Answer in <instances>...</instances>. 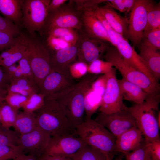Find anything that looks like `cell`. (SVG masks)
<instances>
[{
	"label": "cell",
	"instance_id": "obj_1",
	"mask_svg": "<svg viewBox=\"0 0 160 160\" xmlns=\"http://www.w3.org/2000/svg\"><path fill=\"white\" fill-rule=\"evenodd\" d=\"M98 77L97 75L87 74L71 91L56 100L71 126L76 131L77 127L84 121L86 95Z\"/></svg>",
	"mask_w": 160,
	"mask_h": 160
},
{
	"label": "cell",
	"instance_id": "obj_2",
	"mask_svg": "<svg viewBox=\"0 0 160 160\" xmlns=\"http://www.w3.org/2000/svg\"><path fill=\"white\" fill-rule=\"evenodd\" d=\"M35 113L37 127L51 137L76 135L57 101L44 99L43 105Z\"/></svg>",
	"mask_w": 160,
	"mask_h": 160
},
{
	"label": "cell",
	"instance_id": "obj_3",
	"mask_svg": "<svg viewBox=\"0 0 160 160\" xmlns=\"http://www.w3.org/2000/svg\"><path fill=\"white\" fill-rule=\"evenodd\" d=\"M28 49L27 58L35 82L39 88L46 77L52 72L49 51L44 41L35 33L21 32L19 35Z\"/></svg>",
	"mask_w": 160,
	"mask_h": 160
},
{
	"label": "cell",
	"instance_id": "obj_4",
	"mask_svg": "<svg viewBox=\"0 0 160 160\" xmlns=\"http://www.w3.org/2000/svg\"><path fill=\"white\" fill-rule=\"evenodd\" d=\"M160 96H150L143 103L135 104L127 110L135 120L144 139L151 141L160 139L156 112L159 111Z\"/></svg>",
	"mask_w": 160,
	"mask_h": 160
},
{
	"label": "cell",
	"instance_id": "obj_5",
	"mask_svg": "<svg viewBox=\"0 0 160 160\" xmlns=\"http://www.w3.org/2000/svg\"><path fill=\"white\" fill-rule=\"evenodd\" d=\"M103 57L119 71L123 78L138 86L150 96H160L159 84L127 63L114 47H109Z\"/></svg>",
	"mask_w": 160,
	"mask_h": 160
},
{
	"label": "cell",
	"instance_id": "obj_6",
	"mask_svg": "<svg viewBox=\"0 0 160 160\" xmlns=\"http://www.w3.org/2000/svg\"><path fill=\"white\" fill-rule=\"evenodd\" d=\"M76 135L87 144L109 156H114L116 137L94 119L86 118L76 128Z\"/></svg>",
	"mask_w": 160,
	"mask_h": 160
},
{
	"label": "cell",
	"instance_id": "obj_7",
	"mask_svg": "<svg viewBox=\"0 0 160 160\" xmlns=\"http://www.w3.org/2000/svg\"><path fill=\"white\" fill-rule=\"evenodd\" d=\"M82 11L78 10L73 0H70L59 8L48 13L39 33L43 36L49 31L56 28H69L79 30L82 27Z\"/></svg>",
	"mask_w": 160,
	"mask_h": 160
},
{
	"label": "cell",
	"instance_id": "obj_8",
	"mask_svg": "<svg viewBox=\"0 0 160 160\" xmlns=\"http://www.w3.org/2000/svg\"><path fill=\"white\" fill-rule=\"evenodd\" d=\"M50 0H22V24L30 34L39 33L48 14Z\"/></svg>",
	"mask_w": 160,
	"mask_h": 160
},
{
	"label": "cell",
	"instance_id": "obj_9",
	"mask_svg": "<svg viewBox=\"0 0 160 160\" xmlns=\"http://www.w3.org/2000/svg\"><path fill=\"white\" fill-rule=\"evenodd\" d=\"M106 77V87L102 96L100 112L107 114L126 109L123 103L121 90L116 76V69L113 68L105 74Z\"/></svg>",
	"mask_w": 160,
	"mask_h": 160
},
{
	"label": "cell",
	"instance_id": "obj_10",
	"mask_svg": "<svg viewBox=\"0 0 160 160\" xmlns=\"http://www.w3.org/2000/svg\"><path fill=\"white\" fill-rule=\"evenodd\" d=\"M153 1L150 0H136L130 11L127 39L131 41L134 47H138L141 42L147 25L148 12Z\"/></svg>",
	"mask_w": 160,
	"mask_h": 160
},
{
	"label": "cell",
	"instance_id": "obj_11",
	"mask_svg": "<svg viewBox=\"0 0 160 160\" xmlns=\"http://www.w3.org/2000/svg\"><path fill=\"white\" fill-rule=\"evenodd\" d=\"M79 37L76 45L78 61L87 65L100 57L109 47L106 42L93 38L88 35L82 28L77 30Z\"/></svg>",
	"mask_w": 160,
	"mask_h": 160
},
{
	"label": "cell",
	"instance_id": "obj_12",
	"mask_svg": "<svg viewBox=\"0 0 160 160\" xmlns=\"http://www.w3.org/2000/svg\"><path fill=\"white\" fill-rule=\"evenodd\" d=\"M76 84L71 76L52 71L43 81L39 92L44 95L45 99L56 100L71 91Z\"/></svg>",
	"mask_w": 160,
	"mask_h": 160
},
{
	"label": "cell",
	"instance_id": "obj_13",
	"mask_svg": "<svg viewBox=\"0 0 160 160\" xmlns=\"http://www.w3.org/2000/svg\"><path fill=\"white\" fill-rule=\"evenodd\" d=\"M94 120L107 128L116 137L137 127L135 119L127 109L109 114L100 112Z\"/></svg>",
	"mask_w": 160,
	"mask_h": 160
},
{
	"label": "cell",
	"instance_id": "obj_14",
	"mask_svg": "<svg viewBox=\"0 0 160 160\" xmlns=\"http://www.w3.org/2000/svg\"><path fill=\"white\" fill-rule=\"evenodd\" d=\"M51 136L47 132L37 127L33 131L20 135L18 146L23 153L38 158L43 154Z\"/></svg>",
	"mask_w": 160,
	"mask_h": 160
},
{
	"label": "cell",
	"instance_id": "obj_15",
	"mask_svg": "<svg viewBox=\"0 0 160 160\" xmlns=\"http://www.w3.org/2000/svg\"><path fill=\"white\" fill-rule=\"evenodd\" d=\"M74 136L51 137L43 154L70 158L87 144L80 137Z\"/></svg>",
	"mask_w": 160,
	"mask_h": 160
},
{
	"label": "cell",
	"instance_id": "obj_16",
	"mask_svg": "<svg viewBox=\"0 0 160 160\" xmlns=\"http://www.w3.org/2000/svg\"><path fill=\"white\" fill-rule=\"evenodd\" d=\"M115 47L127 63L144 73L153 82L159 83L135 51L134 47L130 44L127 39L121 36Z\"/></svg>",
	"mask_w": 160,
	"mask_h": 160
},
{
	"label": "cell",
	"instance_id": "obj_17",
	"mask_svg": "<svg viewBox=\"0 0 160 160\" xmlns=\"http://www.w3.org/2000/svg\"><path fill=\"white\" fill-rule=\"evenodd\" d=\"M49 52L52 72L71 76L69 68L71 65L75 62L77 57L76 45L57 51Z\"/></svg>",
	"mask_w": 160,
	"mask_h": 160
},
{
	"label": "cell",
	"instance_id": "obj_18",
	"mask_svg": "<svg viewBox=\"0 0 160 160\" xmlns=\"http://www.w3.org/2000/svg\"><path fill=\"white\" fill-rule=\"evenodd\" d=\"M93 7L85 8L82 11L83 28L91 37L111 44L105 28L95 15Z\"/></svg>",
	"mask_w": 160,
	"mask_h": 160
},
{
	"label": "cell",
	"instance_id": "obj_19",
	"mask_svg": "<svg viewBox=\"0 0 160 160\" xmlns=\"http://www.w3.org/2000/svg\"><path fill=\"white\" fill-rule=\"evenodd\" d=\"M143 136L141 132L137 127L125 132L116 137V152L125 154L135 150L143 142Z\"/></svg>",
	"mask_w": 160,
	"mask_h": 160
},
{
	"label": "cell",
	"instance_id": "obj_20",
	"mask_svg": "<svg viewBox=\"0 0 160 160\" xmlns=\"http://www.w3.org/2000/svg\"><path fill=\"white\" fill-rule=\"evenodd\" d=\"M140 56L150 71L155 80L160 78V53L157 50L142 42L138 47Z\"/></svg>",
	"mask_w": 160,
	"mask_h": 160
},
{
	"label": "cell",
	"instance_id": "obj_21",
	"mask_svg": "<svg viewBox=\"0 0 160 160\" xmlns=\"http://www.w3.org/2000/svg\"><path fill=\"white\" fill-rule=\"evenodd\" d=\"M96 7L112 28L127 39L128 20L121 16L110 7L97 6Z\"/></svg>",
	"mask_w": 160,
	"mask_h": 160
},
{
	"label": "cell",
	"instance_id": "obj_22",
	"mask_svg": "<svg viewBox=\"0 0 160 160\" xmlns=\"http://www.w3.org/2000/svg\"><path fill=\"white\" fill-rule=\"evenodd\" d=\"M121 90L123 99L136 104H140L146 100L149 97L138 86L122 78L118 79Z\"/></svg>",
	"mask_w": 160,
	"mask_h": 160
},
{
	"label": "cell",
	"instance_id": "obj_23",
	"mask_svg": "<svg viewBox=\"0 0 160 160\" xmlns=\"http://www.w3.org/2000/svg\"><path fill=\"white\" fill-rule=\"evenodd\" d=\"M22 0H0V12L19 26L22 23Z\"/></svg>",
	"mask_w": 160,
	"mask_h": 160
},
{
	"label": "cell",
	"instance_id": "obj_24",
	"mask_svg": "<svg viewBox=\"0 0 160 160\" xmlns=\"http://www.w3.org/2000/svg\"><path fill=\"white\" fill-rule=\"evenodd\" d=\"M37 127L35 113L24 111L18 113L12 126L20 135L29 133Z\"/></svg>",
	"mask_w": 160,
	"mask_h": 160
},
{
	"label": "cell",
	"instance_id": "obj_25",
	"mask_svg": "<svg viewBox=\"0 0 160 160\" xmlns=\"http://www.w3.org/2000/svg\"><path fill=\"white\" fill-rule=\"evenodd\" d=\"M109 156L95 148L86 144L70 158L71 160H107Z\"/></svg>",
	"mask_w": 160,
	"mask_h": 160
},
{
	"label": "cell",
	"instance_id": "obj_26",
	"mask_svg": "<svg viewBox=\"0 0 160 160\" xmlns=\"http://www.w3.org/2000/svg\"><path fill=\"white\" fill-rule=\"evenodd\" d=\"M49 36L58 37L70 44L75 45L78 39V30L69 28H58L51 30L43 36Z\"/></svg>",
	"mask_w": 160,
	"mask_h": 160
},
{
	"label": "cell",
	"instance_id": "obj_27",
	"mask_svg": "<svg viewBox=\"0 0 160 160\" xmlns=\"http://www.w3.org/2000/svg\"><path fill=\"white\" fill-rule=\"evenodd\" d=\"M103 95L91 87L87 93L85 99V109L86 118H91L92 116L99 108Z\"/></svg>",
	"mask_w": 160,
	"mask_h": 160
},
{
	"label": "cell",
	"instance_id": "obj_28",
	"mask_svg": "<svg viewBox=\"0 0 160 160\" xmlns=\"http://www.w3.org/2000/svg\"><path fill=\"white\" fill-rule=\"evenodd\" d=\"M17 46L14 51L7 58L0 63V66L6 68L15 64L26 54L28 50L19 36L16 37Z\"/></svg>",
	"mask_w": 160,
	"mask_h": 160
},
{
	"label": "cell",
	"instance_id": "obj_29",
	"mask_svg": "<svg viewBox=\"0 0 160 160\" xmlns=\"http://www.w3.org/2000/svg\"><path fill=\"white\" fill-rule=\"evenodd\" d=\"M0 112L1 124L8 128L12 127L19 113L18 111L12 108L4 101L0 104Z\"/></svg>",
	"mask_w": 160,
	"mask_h": 160
},
{
	"label": "cell",
	"instance_id": "obj_30",
	"mask_svg": "<svg viewBox=\"0 0 160 160\" xmlns=\"http://www.w3.org/2000/svg\"><path fill=\"white\" fill-rule=\"evenodd\" d=\"M160 28V4L153 1L148 10L147 23L144 31Z\"/></svg>",
	"mask_w": 160,
	"mask_h": 160
},
{
	"label": "cell",
	"instance_id": "obj_31",
	"mask_svg": "<svg viewBox=\"0 0 160 160\" xmlns=\"http://www.w3.org/2000/svg\"><path fill=\"white\" fill-rule=\"evenodd\" d=\"M0 124V146H18L20 135Z\"/></svg>",
	"mask_w": 160,
	"mask_h": 160
},
{
	"label": "cell",
	"instance_id": "obj_32",
	"mask_svg": "<svg viewBox=\"0 0 160 160\" xmlns=\"http://www.w3.org/2000/svg\"><path fill=\"white\" fill-rule=\"evenodd\" d=\"M44 97V95L39 92L32 94L22 107L23 111L33 113L38 110L43 105Z\"/></svg>",
	"mask_w": 160,
	"mask_h": 160
},
{
	"label": "cell",
	"instance_id": "obj_33",
	"mask_svg": "<svg viewBox=\"0 0 160 160\" xmlns=\"http://www.w3.org/2000/svg\"><path fill=\"white\" fill-rule=\"evenodd\" d=\"M141 42L160 50V28L144 31Z\"/></svg>",
	"mask_w": 160,
	"mask_h": 160
},
{
	"label": "cell",
	"instance_id": "obj_34",
	"mask_svg": "<svg viewBox=\"0 0 160 160\" xmlns=\"http://www.w3.org/2000/svg\"><path fill=\"white\" fill-rule=\"evenodd\" d=\"M113 68L112 65L110 62L99 59L92 62L88 65V71L92 74H105L110 71Z\"/></svg>",
	"mask_w": 160,
	"mask_h": 160
},
{
	"label": "cell",
	"instance_id": "obj_35",
	"mask_svg": "<svg viewBox=\"0 0 160 160\" xmlns=\"http://www.w3.org/2000/svg\"><path fill=\"white\" fill-rule=\"evenodd\" d=\"M96 6L93 7L95 15L105 28L110 40L111 44L115 47L119 38L122 35L117 33L112 28L97 10Z\"/></svg>",
	"mask_w": 160,
	"mask_h": 160
},
{
	"label": "cell",
	"instance_id": "obj_36",
	"mask_svg": "<svg viewBox=\"0 0 160 160\" xmlns=\"http://www.w3.org/2000/svg\"><path fill=\"white\" fill-rule=\"evenodd\" d=\"M28 98L20 94L7 92L5 101L12 108L18 111L20 108H22Z\"/></svg>",
	"mask_w": 160,
	"mask_h": 160
},
{
	"label": "cell",
	"instance_id": "obj_37",
	"mask_svg": "<svg viewBox=\"0 0 160 160\" xmlns=\"http://www.w3.org/2000/svg\"><path fill=\"white\" fill-rule=\"evenodd\" d=\"M135 1L136 0H107L106 6L115 9L121 12L127 13L131 11Z\"/></svg>",
	"mask_w": 160,
	"mask_h": 160
},
{
	"label": "cell",
	"instance_id": "obj_38",
	"mask_svg": "<svg viewBox=\"0 0 160 160\" xmlns=\"http://www.w3.org/2000/svg\"><path fill=\"white\" fill-rule=\"evenodd\" d=\"M21 153H23L18 146H0V160H13Z\"/></svg>",
	"mask_w": 160,
	"mask_h": 160
},
{
	"label": "cell",
	"instance_id": "obj_39",
	"mask_svg": "<svg viewBox=\"0 0 160 160\" xmlns=\"http://www.w3.org/2000/svg\"><path fill=\"white\" fill-rule=\"evenodd\" d=\"M0 31L9 33L14 37L20 34L19 26L9 19L0 15Z\"/></svg>",
	"mask_w": 160,
	"mask_h": 160
},
{
	"label": "cell",
	"instance_id": "obj_40",
	"mask_svg": "<svg viewBox=\"0 0 160 160\" xmlns=\"http://www.w3.org/2000/svg\"><path fill=\"white\" fill-rule=\"evenodd\" d=\"M11 82L17 84L22 89L32 94L38 93L39 91V88L35 82L25 77L15 79Z\"/></svg>",
	"mask_w": 160,
	"mask_h": 160
},
{
	"label": "cell",
	"instance_id": "obj_41",
	"mask_svg": "<svg viewBox=\"0 0 160 160\" xmlns=\"http://www.w3.org/2000/svg\"><path fill=\"white\" fill-rule=\"evenodd\" d=\"M146 143L144 139L140 145L135 150L124 154L126 160H145Z\"/></svg>",
	"mask_w": 160,
	"mask_h": 160
},
{
	"label": "cell",
	"instance_id": "obj_42",
	"mask_svg": "<svg viewBox=\"0 0 160 160\" xmlns=\"http://www.w3.org/2000/svg\"><path fill=\"white\" fill-rule=\"evenodd\" d=\"M144 140L147 150L151 158L153 160H160V139L151 141Z\"/></svg>",
	"mask_w": 160,
	"mask_h": 160
},
{
	"label": "cell",
	"instance_id": "obj_43",
	"mask_svg": "<svg viewBox=\"0 0 160 160\" xmlns=\"http://www.w3.org/2000/svg\"><path fill=\"white\" fill-rule=\"evenodd\" d=\"M27 54L28 51L25 56L18 62V66L24 77L35 82L33 75L27 58Z\"/></svg>",
	"mask_w": 160,
	"mask_h": 160
},
{
	"label": "cell",
	"instance_id": "obj_44",
	"mask_svg": "<svg viewBox=\"0 0 160 160\" xmlns=\"http://www.w3.org/2000/svg\"><path fill=\"white\" fill-rule=\"evenodd\" d=\"M16 38L9 33L0 31V51L10 48L14 45L16 41Z\"/></svg>",
	"mask_w": 160,
	"mask_h": 160
},
{
	"label": "cell",
	"instance_id": "obj_45",
	"mask_svg": "<svg viewBox=\"0 0 160 160\" xmlns=\"http://www.w3.org/2000/svg\"><path fill=\"white\" fill-rule=\"evenodd\" d=\"M3 68L11 82L15 79L24 77L18 65L16 66L15 64L7 67Z\"/></svg>",
	"mask_w": 160,
	"mask_h": 160
},
{
	"label": "cell",
	"instance_id": "obj_46",
	"mask_svg": "<svg viewBox=\"0 0 160 160\" xmlns=\"http://www.w3.org/2000/svg\"><path fill=\"white\" fill-rule=\"evenodd\" d=\"M7 91V92L17 93L28 97H29L32 95L28 92L22 89L17 84L12 82H11L9 85Z\"/></svg>",
	"mask_w": 160,
	"mask_h": 160
},
{
	"label": "cell",
	"instance_id": "obj_47",
	"mask_svg": "<svg viewBox=\"0 0 160 160\" xmlns=\"http://www.w3.org/2000/svg\"><path fill=\"white\" fill-rule=\"evenodd\" d=\"M10 83L8 76L0 66V89L7 90Z\"/></svg>",
	"mask_w": 160,
	"mask_h": 160
},
{
	"label": "cell",
	"instance_id": "obj_48",
	"mask_svg": "<svg viewBox=\"0 0 160 160\" xmlns=\"http://www.w3.org/2000/svg\"><path fill=\"white\" fill-rule=\"evenodd\" d=\"M67 0H51L48 7V12L49 13L59 8L62 5L65 3Z\"/></svg>",
	"mask_w": 160,
	"mask_h": 160
},
{
	"label": "cell",
	"instance_id": "obj_49",
	"mask_svg": "<svg viewBox=\"0 0 160 160\" xmlns=\"http://www.w3.org/2000/svg\"><path fill=\"white\" fill-rule=\"evenodd\" d=\"M36 160H71L70 158L46 155H42L36 158Z\"/></svg>",
	"mask_w": 160,
	"mask_h": 160
},
{
	"label": "cell",
	"instance_id": "obj_50",
	"mask_svg": "<svg viewBox=\"0 0 160 160\" xmlns=\"http://www.w3.org/2000/svg\"><path fill=\"white\" fill-rule=\"evenodd\" d=\"M13 160H36V158L31 155L21 153L18 155Z\"/></svg>",
	"mask_w": 160,
	"mask_h": 160
},
{
	"label": "cell",
	"instance_id": "obj_51",
	"mask_svg": "<svg viewBox=\"0 0 160 160\" xmlns=\"http://www.w3.org/2000/svg\"><path fill=\"white\" fill-rule=\"evenodd\" d=\"M7 93V90L0 89V104L5 101Z\"/></svg>",
	"mask_w": 160,
	"mask_h": 160
},
{
	"label": "cell",
	"instance_id": "obj_52",
	"mask_svg": "<svg viewBox=\"0 0 160 160\" xmlns=\"http://www.w3.org/2000/svg\"><path fill=\"white\" fill-rule=\"evenodd\" d=\"M145 160H153L151 158L149 155V153L146 149V146Z\"/></svg>",
	"mask_w": 160,
	"mask_h": 160
},
{
	"label": "cell",
	"instance_id": "obj_53",
	"mask_svg": "<svg viewBox=\"0 0 160 160\" xmlns=\"http://www.w3.org/2000/svg\"><path fill=\"white\" fill-rule=\"evenodd\" d=\"M156 119L157 121L159 126H160V111H158L157 115L156 116Z\"/></svg>",
	"mask_w": 160,
	"mask_h": 160
},
{
	"label": "cell",
	"instance_id": "obj_54",
	"mask_svg": "<svg viewBox=\"0 0 160 160\" xmlns=\"http://www.w3.org/2000/svg\"><path fill=\"white\" fill-rule=\"evenodd\" d=\"M123 156L122 155H120L116 157L114 160H122Z\"/></svg>",
	"mask_w": 160,
	"mask_h": 160
},
{
	"label": "cell",
	"instance_id": "obj_55",
	"mask_svg": "<svg viewBox=\"0 0 160 160\" xmlns=\"http://www.w3.org/2000/svg\"><path fill=\"white\" fill-rule=\"evenodd\" d=\"M113 156H108L107 160H113Z\"/></svg>",
	"mask_w": 160,
	"mask_h": 160
},
{
	"label": "cell",
	"instance_id": "obj_56",
	"mask_svg": "<svg viewBox=\"0 0 160 160\" xmlns=\"http://www.w3.org/2000/svg\"><path fill=\"white\" fill-rule=\"evenodd\" d=\"M1 114H0V124H1Z\"/></svg>",
	"mask_w": 160,
	"mask_h": 160
}]
</instances>
